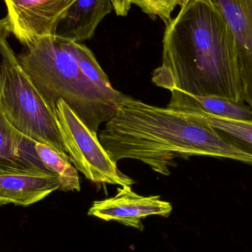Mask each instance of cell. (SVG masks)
Instances as JSON below:
<instances>
[{"label": "cell", "instance_id": "cell-1", "mask_svg": "<svg viewBox=\"0 0 252 252\" xmlns=\"http://www.w3.org/2000/svg\"><path fill=\"white\" fill-rule=\"evenodd\" d=\"M162 44V63L152 76L157 87L244 102L233 36L210 0L182 6L166 25Z\"/></svg>", "mask_w": 252, "mask_h": 252}, {"label": "cell", "instance_id": "cell-2", "mask_svg": "<svg viewBox=\"0 0 252 252\" xmlns=\"http://www.w3.org/2000/svg\"><path fill=\"white\" fill-rule=\"evenodd\" d=\"M109 158H133L164 176L175 159L193 156L227 158L252 165V154L238 148L198 117L134 98L124 103L99 134Z\"/></svg>", "mask_w": 252, "mask_h": 252}, {"label": "cell", "instance_id": "cell-3", "mask_svg": "<svg viewBox=\"0 0 252 252\" xmlns=\"http://www.w3.org/2000/svg\"><path fill=\"white\" fill-rule=\"evenodd\" d=\"M17 59L53 110L62 99L94 133L133 99L112 87L93 52L81 43L46 35Z\"/></svg>", "mask_w": 252, "mask_h": 252}, {"label": "cell", "instance_id": "cell-4", "mask_svg": "<svg viewBox=\"0 0 252 252\" xmlns=\"http://www.w3.org/2000/svg\"><path fill=\"white\" fill-rule=\"evenodd\" d=\"M0 105L19 132L66 154L54 110L23 70L17 56L3 68Z\"/></svg>", "mask_w": 252, "mask_h": 252}, {"label": "cell", "instance_id": "cell-5", "mask_svg": "<svg viewBox=\"0 0 252 252\" xmlns=\"http://www.w3.org/2000/svg\"><path fill=\"white\" fill-rule=\"evenodd\" d=\"M54 112L63 146L77 170L95 183L121 187H130L135 183L133 179L118 170L97 133L84 124L64 100H58Z\"/></svg>", "mask_w": 252, "mask_h": 252}, {"label": "cell", "instance_id": "cell-6", "mask_svg": "<svg viewBox=\"0 0 252 252\" xmlns=\"http://www.w3.org/2000/svg\"><path fill=\"white\" fill-rule=\"evenodd\" d=\"M10 32L28 47L55 35L61 21L76 0H4Z\"/></svg>", "mask_w": 252, "mask_h": 252}, {"label": "cell", "instance_id": "cell-7", "mask_svg": "<svg viewBox=\"0 0 252 252\" xmlns=\"http://www.w3.org/2000/svg\"><path fill=\"white\" fill-rule=\"evenodd\" d=\"M173 207L170 203L163 201L158 195L142 196L132 190L130 186L118 188V193L112 198L96 201L89 210L88 215L142 231L141 220L150 216L167 218Z\"/></svg>", "mask_w": 252, "mask_h": 252}, {"label": "cell", "instance_id": "cell-8", "mask_svg": "<svg viewBox=\"0 0 252 252\" xmlns=\"http://www.w3.org/2000/svg\"><path fill=\"white\" fill-rule=\"evenodd\" d=\"M226 19L233 36L243 100L252 112V0H210Z\"/></svg>", "mask_w": 252, "mask_h": 252}, {"label": "cell", "instance_id": "cell-9", "mask_svg": "<svg viewBox=\"0 0 252 252\" xmlns=\"http://www.w3.org/2000/svg\"><path fill=\"white\" fill-rule=\"evenodd\" d=\"M61 182L47 170H0V204H35L60 189Z\"/></svg>", "mask_w": 252, "mask_h": 252}, {"label": "cell", "instance_id": "cell-10", "mask_svg": "<svg viewBox=\"0 0 252 252\" xmlns=\"http://www.w3.org/2000/svg\"><path fill=\"white\" fill-rule=\"evenodd\" d=\"M35 140L15 128L0 105V170H46L35 148Z\"/></svg>", "mask_w": 252, "mask_h": 252}, {"label": "cell", "instance_id": "cell-11", "mask_svg": "<svg viewBox=\"0 0 252 252\" xmlns=\"http://www.w3.org/2000/svg\"><path fill=\"white\" fill-rule=\"evenodd\" d=\"M112 10L111 0H76L61 21L55 35L77 43L91 39Z\"/></svg>", "mask_w": 252, "mask_h": 252}, {"label": "cell", "instance_id": "cell-12", "mask_svg": "<svg viewBox=\"0 0 252 252\" xmlns=\"http://www.w3.org/2000/svg\"><path fill=\"white\" fill-rule=\"evenodd\" d=\"M167 107L176 110L202 111L206 113L232 120L252 119L250 108L244 102H235L216 95L198 96L173 90Z\"/></svg>", "mask_w": 252, "mask_h": 252}, {"label": "cell", "instance_id": "cell-13", "mask_svg": "<svg viewBox=\"0 0 252 252\" xmlns=\"http://www.w3.org/2000/svg\"><path fill=\"white\" fill-rule=\"evenodd\" d=\"M35 148L46 170L59 177L61 182L60 190L65 192L81 190L78 170L72 165L68 154L38 141H35Z\"/></svg>", "mask_w": 252, "mask_h": 252}, {"label": "cell", "instance_id": "cell-14", "mask_svg": "<svg viewBox=\"0 0 252 252\" xmlns=\"http://www.w3.org/2000/svg\"><path fill=\"white\" fill-rule=\"evenodd\" d=\"M183 112L198 117L205 121L238 148L252 154V119L241 121L228 119L198 110Z\"/></svg>", "mask_w": 252, "mask_h": 252}, {"label": "cell", "instance_id": "cell-15", "mask_svg": "<svg viewBox=\"0 0 252 252\" xmlns=\"http://www.w3.org/2000/svg\"><path fill=\"white\" fill-rule=\"evenodd\" d=\"M117 15L127 16L133 4L137 6L151 19L159 18L165 25L171 20L172 12L179 5V0H111Z\"/></svg>", "mask_w": 252, "mask_h": 252}, {"label": "cell", "instance_id": "cell-16", "mask_svg": "<svg viewBox=\"0 0 252 252\" xmlns=\"http://www.w3.org/2000/svg\"><path fill=\"white\" fill-rule=\"evenodd\" d=\"M10 32L7 17L0 19V95L2 87V71L4 64L10 59L16 57L7 41Z\"/></svg>", "mask_w": 252, "mask_h": 252}, {"label": "cell", "instance_id": "cell-17", "mask_svg": "<svg viewBox=\"0 0 252 252\" xmlns=\"http://www.w3.org/2000/svg\"><path fill=\"white\" fill-rule=\"evenodd\" d=\"M189 1V0H179V5H180L181 7H182V6L186 4L187 3H188Z\"/></svg>", "mask_w": 252, "mask_h": 252}]
</instances>
